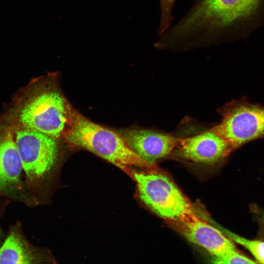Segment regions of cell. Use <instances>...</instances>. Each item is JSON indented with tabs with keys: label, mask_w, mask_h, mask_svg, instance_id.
<instances>
[{
	"label": "cell",
	"mask_w": 264,
	"mask_h": 264,
	"mask_svg": "<svg viewBox=\"0 0 264 264\" xmlns=\"http://www.w3.org/2000/svg\"><path fill=\"white\" fill-rule=\"evenodd\" d=\"M220 230L232 241L247 249L259 263L264 264V242L246 239L226 229L221 228Z\"/></svg>",
	"instance_id": "7c38bea8"
},
{
	"label": "cell",
	"mask_w": 264,
	"mask_h": 264,
	"mask_svg": "<svg viewBox=\"0 0 264 264\" xmlns=\"http://www.w3.org/2000/svg\"><path fill=\"white\" fill-rule=\"evenodd\" d=\"M176 0H159L160 20L158 28V35L163 33L170 27L173 19L172 15L173 7Z\"/></svg>",
	"instance_id": "4fadbf2b"
},
{
	"label": "cell",
	"mask_w": 264,
	"mask_h": 264,
	"mask_svg": "<svg viewBox=\"0 0 264 264\" xmlns=\"http://www.w3.org/2000/svg\"><path fill=\"white\" fill-rule=\"evenodd\" d=\"M263 221L264 222V217H263Z\"/></svg>",
	"instance_id": "9a60e30c"
},
{
	"label": "cell",
	"mask_w": 264,
	"mask_h": 264,
	"mask_svg": "<svg viewBox=\"0 0 264 264\" xmlns=\"http://www.w3.org/2000/svg\"><path fill=\"white\" fill-rule=\"evenodd\" d=\"M59 141L34 130L22 128L17 131L15 142L29 183H41L49 176L58 160Z\"/></svg>",
	"instance_id": "8992f818"
},
{
	"label": "cell",
	"mask_w": 264,
	"mask_h": 264,
	"mask_svg": "<svg viewBox=\"0 0 264 264\" xmlns=\"http://www.w3.org/2000/svg\"><path fill=\"white\" fill-rule=\"evenodd\" d=\"M63 139L72 147L87 150L132 176V166L157 170L134 153L118 131L96 124L74 109Z\"/></svg>",
	"instance_id": "7a4b0ae2"
},
{
	"label": "cell",
	"mask_w": 264,
	"mask_h": 264,
	"mask_svg": "<svg viewBox=\"0 0 264 264\" xmlns=\"http://www.w3.org/2000/svg\"><path fill=\"white\" fill-rule=\"evenodd\" d=\"M132 177L140 199L161 218L179 222L195 213L176 184L158 170L132 171Z\"/></svg>",
	"instance_id": "277c9868"
},
{
	"label": "cell",
	"mask_w": 264,
	"mask_h": 264,
	"mask_svg": "<svg viewBox=\"0 0 264 264\" xmlns=\"http://www.w3.org/2000/svg\"><path fill=\"white\" fill-rule=\"evenodd\" d=\"M178 222L182 234L189 241L205 249L215 258L236 250L232 241L220 230L196 213Z\"/></svg>",
	"instance_id": "9c48e42d"
},
{
	"label": "cell",
	"mask_w": 264,
	"mask_h": 264,
	"mask_svg": "<svg viewBox=\"0 0 264 264\" xmlns=\"http://www.w3.org/2000/svg\"><path fill=\"white\" fill-rule=\"evenodd\" d=\"M22 163L16 142L7 138L0 143V188L19 181Z\"/></svg>",
	"instance_id": "30bf717a"
},
{
	"label": "cell",
	"mask_w": 264,
	"mask_h": 264,
	"mask_svg": "<svg viewBox=\"0 0 264 264\" xmlns=\"http://www.w3.org/2000/svg\"><path fill=\"white\" fill-rule=\"evenodd\" d=\"M218 112L221 122L211 129L227 140L234 150L255 139L264 137V107L245 98L226 103Z\"/></svg>",
	"instance_id": "5b68a950"
},
{
	"label": "cell",
	"mask_w": 264,
	"mask_h": 264,
	"mask_svg": "<svg viewBox=\"0 0 264 264\" xmlns=\"http://www.w3.org/2000/svg\"><path fill=\"white\" fill-rule=\"evenodd\" d=\"M218 264H255L256 262L242 255L237 250L230 251L222 256L215 258Z\"/></svg>",
	"instance_id": "5bb4252c"
},
{
	"label": "cell",
	"mask_w": 264,
	"mask_h": 264,
	"mask_svg": "<svg viewBox=\"0 0 264 264\" xmlns=\"http://www.w3.org/2000/svg\"><path fill=\"white\" fill-rule=\"evenodd\" d=\"M37 260L34 253L16 233L12 232L0 248V264H31Z\"/></svg>",
	"instance_id": "8fae6325"
},
{
	"label": "cell",
	"mask_w": 264,
	"mask_h": 264,
	"mask_svg": "<svg viewBox=\"0 0 264 264\" xmlns=\"http://www.w3.org/2000/svg\"><path fill=\"white\" fill-rule=\"evenodd\" d=\"M264 25V0H195L160 41L184 52L245 40Z\"/></svg>",
	"instance_id": "6da1fadb"
},
{
	"label": "cell",
	"mask_w": 264,
	"mask_h": 264,
	"mask_svg": "<svg viewBox=\"0 0 264 264\" xmlns=\"http://www.w3.org/2000/svg\"><path fill=\"white\" fill-rule=\"evenodd\" d=\"M234 151L232 144L211 129L179 137L176 147L171 154L177 158L200 164L221 162Z\"/></svg>",
	"instance_id": "52a82bcc"
},
{
	"label": "cell",
	"mask_w": 264,
	"mask_h": 264,
	"mask_svg": "<svg viewBox=\"0 0 264 264\" xmlns=\"http://www.w3.org/2000/svg\"><path fill=\"white\" fill-rule=\"evenodd\" d=\"M118 132L134 153L153 164H155L158 159L171 154L179 139V137L171 134L136 127Z\"/></svg>",
	"instance_id": "ba28073f"
},
{
	"label": "cell",
	"mask_w": 264,
	"mask_h": 264,
	"mask_svg": "<svg viewBox=\"0 0 264 264\" xmlns=\"http://www.w3.org/2000/svg\"><path fill=\"white\" fill-rule=\"evenodd\" d=\"M53 74L45 76L21 108L22 128L63 139L74 109L59 88Z\"/></svg>",
	"instance_id": "3957f363"
}]
</instances>
